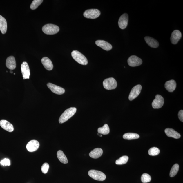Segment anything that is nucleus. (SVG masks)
Returning <instances> with one entry per match:
<instances>
[{"mask_svg": "<svg viewBox=\"0 0 183 183\" xmlns=\"http://www.w3.org/2000/svg\"><path fill=\"white\" fill-rule=\"evenodd\" d=\"M49 168V164L47 163H45L42 165L41 170L44 174H46L48 172Z\"/></svg>", "mask_w": 183, "mask_h": 183, "instance_id": "obj_32", "label": "nucleus"}, {"mask_svg": "<svg viewBox=\"0 0 183 183\" xmlns=\"http://www.w3.org/2000/svg\"><path fill=\"white\" fill-rule=\"evenodd\" d=\"M10 73H13V72H12V71H10Z\"/></svg>", "mask_w": 183, "mask_h": 183, "instance_id": "obj_35", "label": "nucleus"}, {"mask_svg": "<svg viewBox=\"0 0 183 183\" xmlns=\"http://www.w3.org/2000/svg\"><path fill=\"white\" fill-rule=\"evenodd\" d=\"M0 126L3 129L8 132H11L13 131L14 127L12 124L7 120H2L0 121Z\"/></svg>", "mask_w": 183, "mask_h": 183, "instance_id": "obj_16", "label": "nucleus"}, {"mask_svg": "<svg viewBox=\"0 0 183 183\" xmlns=\"http://www.w3.org/2000/svg\"><path fill=\"white\" fill-rule=\"evenodd\" d=\"M182 37V34L178 30H174L172 33L171 37V43L175 45L178 43Z\"/></svg>", "mask_w": 183, "mask_h": 183, "instance_id": "obj_14", "label": "nucleus"}, {"mask_svg": "<svg viewBox=\"0 0 183 183\" xmlns=\"http://www.w3.org/2000/svg\"><path fill=\"white\" fill-rule=\"evenodd\" d=\"M164 103V99L161 95H157L152 103L153 108L155 109H158L161 108Z\"/></svg>", "mask_w": 183, "mask_h": 183, "instance_id": "obj_9", "label": "nucleus"}, {"mask_svg": "<svg viewBox=\"0 0 183 183\" xmlns=\"http://www.w3.org/2000/svg\"><path fill=\"white\" fill-rule=\"evenodd\" d=\"M160 153L159 149L156 147H153L148 151L149 155L150 156H154L158 155Z\"/></svg>", "mask_w": 183, "mask_h": 183, "instance_id": "obj_30", "label": "nucleus"}, {"mask_svg": "<svg viewBox=\"0 0 183 183\" xmlns=\"http://www.w3.org/2000/svg\"><path fill=\"white\" fill-rule=\"evenodd\" d=\"M71 55L73 59L78 63L83 65H87L88 61L87 58L79 52L74 50L72 52Z\"/></svg>", "mask_w": 183, "mask_h": 183, "instance_id": "obj_2", "label": "nucleus"}, {"mask_svg": "<svg viewBox=\"0 0 183 183\" xmlns=\"http://www.w3.org/2000/svg\"><path fill=\"white\" fill-rule=\"evenodd\" d=\"M7 24L6 20L5 18L0 15V30L3 34L6 33Z\"/></svg>", "mask_w": 183, "mask_h": 183, "instance_id": "obj_23", "label": "nucleus"}, {"mask_svg": "<svg viewBox=\"0 0 183 183\" xmlns=\"http://www.w3.org/2000/svg\"><path fill=\"white\" fill-rule=\"evenodd\" d=\"M128 21V16L127 14L124 13L120 17L118 21V25L122 29H126L127 27Z\"/></svg>", "mask_w": 183, "mask_h": 183, "instance_id": "obj_11", "label": "nucleus"}, {"mask_svg": "<svg viewBox=\"0 0 183 183\" xmlns=\"http://www.w3.org/2000/svg\"><path fill=\"white\" fill-rule=\"evenodd\" d=\"M40 144L39 142L36 140L30 141L26 146V148L30 152H35L39 148Z\"/></svg>", "mask_w": 183, "mask_h": 183, "instance_id": "obj_12", "label": "nucleus"}, {"mask_svg": "<svg viewBox=\"0 0 183 183\" xmlns=\"http://www.w3.org/2000/svg\"><path fill=\"white\" fill-rule=\"evenodd\" d=\"M76 108L75 107L70 108L65 110L61 115L59 119L60 124H63L67 121L75 114Z\"/></svg>", "mask_w": 183, "mask_h": 183, "instance_id": "obj_1", "label": "nucleus"}, {"mask_svg": "<svg viewBox=\"0 0 183 183\" xmlns=\"http://www.w3.org/2000/svg\"><path fill=\"white\" fill-rule=\"evenodd\" d=\"M179 169V166L178 164L174 165L171 169L170 176L171 177H174L177 173Z\"/></svg>", "mask_w": 183, "mask_h": 183, "instance_id": "obj_27", "label": "nucleus"}, {"mask_svg": "<svg viewBox=\"0 0 183 183\" xmlns=\"http://www.w3.org/2000/svg\"><path fill=\"white\" fill-rule=\"evenodd\" d=\"M6 66L10 70L15 69L16 67V62L14 56H10L7 58L6 61Z\"/></svg>", "mask_w": 183, "mask_h": 183, "instance_id": "obj_19", "label": "nucleus"}, {"mask_svg": "<svg viewBox=\"0 0 183 183\" xmlns=\"http://www.w3.org/2000/svg\"><path fill=\"white\" fill-rule=\"evenodd\" d=\"M128 63L131 67H135L141 65L142 61L141 59L135 55H132L128 58Z\"/></svg>", "mask_w": 183, "mask_h": 183, "instance_id": "obj_8", "label": "nucleus"}, {"mask_svg": "<svg viewBox=\"0 0 183 183\" xmlns=\"http://www.w3.org/2000/svg\"><path fill=\"white\" fill-rule=\"evenodd\" d=\"M145 41L148 45L153 48H157L159 46L158 41L151 37H146L144 38Z\"/></svg>", "mask_w": 183, "mask_h": 183, "instance_id": "obj_20", "label": "nucleus"}, {"mask_svg": "<svg viewBox=\"0 0 183 183\" xmlns=\"http://www.w3.org/2000/svg\"><path fill=\"white\" fill-rule=\"evenodd\" d=\"M21 71L24 79H29L30 76V68L26 62H23L21 65Z\"/></svg>", "mask_w": 183, "mask_h": 183, "instance_id": "obj_13", "label": "nucleus"}, {"mask_svg": "<svg viewBox=\"0 0 183 183\" xmlns=\"http://www.w3.org/2000/svg\"><path fill=\"white\" fill-rule=\"evenodd\" d=\"M88 175L90 177L98 181H103L106 180V176L105 174L100 171L92 170L89 171Z\"/></svg>", "mask_w": 183, "mask_h": 183, "instance_id": "obj_4", "label": "nucleus"}, {"mask_svg": "<svg viewBox=\"0 0 183 183\" xmlns=\"http://www.w3.org/2000/svg\"><path fill=\"white\" fill-rule=\"evenodd\" d=\"M151 180V177L149 175L144 173L142 175L141 177V180L144 183H146L149 182Z\"/></svg>", "mask_w": 183, "mask_h": 183, "instance_id": "obj_31", "label": "nucleus"}, {"mask_svg": "<svg viewBox=\"0 0 183 183\" xmlns=\"http://www.w3.org/2000/svg\"><path fill=\"white\" fill-rule=\"evenodd\" d=\"M176 87V83L174 80H171L167 81L165 84V88L168 92H173Z\"/></svg>", "mask_w": 183, "mask_h": 183, "instance_id": "obj_21", "label": "nucleus"}, {"mask_svg": "<svg viewBox=\"0 0 183 183\" xmlns=\"http://www.w3.org/2000/svg\"><path fill=\"white\" fill-rule=\"evenodd\" d=\"M43 1V0H34L30 6V8L33 10L37 9Z\"/></svg>", "mask_w": 183, "mask_h": 183, "instance_id": "obj_29", "label": "nucleus"}, {"mask_svg": "<svg viewBox=\"0 0 183 183\" xmlns=\"http://www.w3.org/2000/svg\"><path fill=\"white\" fill-rule=\"evenodd\" d=\"M100 11L97 9H90L86 10L84 12V17L87 19H94L97 18L100 15Z\"/></svg>", "mask_w": 183, "mask_h": 183, "instance_id": "obj_6", "label": "nucleus"}, {"mask_svg": "<svg viewBox=\"0 0 183 183\" xmlns=\"http://www.w3.org/2000/svg\"><path fill=\"white\" fill-rule=\"evenodd\" d=\"M142 89V86L139 84L134 86L132 88L130 93L129 97H128V99L130 101H132L137 97L139 95Z\"/></svg>", "mask_w": 183, "mask_h": 183, "instance_id": "obj_7", "label": "nucleus"}, {"mask_svg": "<svg viewBox=\"0 0 183 183\" xmlns=\"http://www.w3.org/2000/svg\"><path fill=\"white\" fill-rule=\"evenodd\" d=\"M98 133L106 135L109 133L110 128L107 124H105L102 127L98 128Z\"/></svg>", "mask_w": 183, "mask_h": 183, "instance_id": "obj_26", "label": "nucleus"}, {"mask_svg": "<svg viewBox=\"0 0 183 183\" xmlns=\"http://www.w3.org/2000/svg\"><path fill=\"white\" fill-rule=\"evenodd\" d=\"M140 137L138 134L132 133H128L124 135L123 138L124 139L131 140L137 139Z\"/></svg>", "mask_w": 183, "mask_h": 183, "instance_id": "obj_25", "label": "nucleus"}, {"mask_svg": "<svg viewBox=\"0 0 183 183\" xmlns=\"http://www.w3.org/2000/svg\"><path fill=\"white\" fill-rule=\"evenodd\" d=\"M57 158L60 162L64 164H67L68 160L65 155L64 154L63 151L59 150L57 152Z\"/></svg>", "mask_w": 183, "mask_h": 183, "instance_id": "obj_24", "label": "nucleus"}, {"mask_svg": "<svg viewBox=\"0 0 183 183\" xmlns=\"http://www.w3.org/2000/svg\"><path fill=\"white\" fill-rule=\"evenodd\" d=\"M42 30L46 35H52L58 33L59 31V28L54 24H48L43 26Z\"/></svg>", "mask_w": 183, "mask_h": 183, "instance_id": "obj_3", "label": "nucleus"}, {"mask_svg": "<svg viewBox=\"0 0 183 183\" xmlns=\"http://www.w3.org/2000/svg\"><path fill=\"white\" fill-rule=\"evenodd\" d=\"M47 86L51 91L54 93L58 95H62L65 93V90L60 86L51 83L47 84Z\"/></svg>", "mask_w": 183, "mask_h": 183, "instance_id": "obj_10", "label": "nucleus"}, {"mask_svg": "<svg viewBox=\"0 0 183 183\" xmlns=\"http://www.w3.org/2000/svg\"><path fill=\"white\" fill-rule=\"evenodd\" d=\"M96 45L106 51H110L112 48L111 44L103 40H97L95 42Z\"/></svg>", "mask_w": 183, "mask_h": 183, "instance_id": "obj_15", "label": "nucleus"}, {"mask_svg": "<svg viewBox=\"0 0 183 183\" xmlns=\"http://www.w3.org/2000/svg\"><path fill=\"white\" fill-rule=\"evenodd\" d=\"M41 62L46 69L48 71H51L53 69V64L49 58L47 57H44L41 59Z\"/></svg>", "mask_w": 183, "mask_h": 183, "instance_id": "obj_17", "label": "nucleus"}, {"mask_svg": "<svg viewBox=\"0 0 183 183\" xmlns=\"http://www.w3.org/2000/svg\"><path fill=\"white\" fill-rule=\"evenodd\" d=\"M104 87L106 90L115 89L117 86V82L114 78L111 77L104 80L103 82Z\"/></svg>", "mask_w": 183, "mask_h": 183, "instance_id": "obj_5", "label": "nucleus"}, {"mask_svg": "<svg viewBox=\"0 0 183 183\" xmlns=\"http://www.w3.org/2000/svg\"><path fill=\"white\" fill-rule=\"evenodd\" d=\"M165 133L166 135L168 137L175 139H179L181 137L180 133L172 128H166L165 130Z\"/></svg>", "mask_w": 183, "mask_h": 183, "instance_id": "obj_18", "label": "nucleus"}, {"mask_svg": "<svg viewBox=\"0 0 183 183\" xmlns=\"http://www.w3.org/2000/svg\"><path fill=\"white\" fill-rule=\"evenodd\" d=\"M178 116L179 119L181 122H183V110H181L178 112Z\"/></svg>", "mask_w": 183, "mask_h": 183, "instance_id": "obj_34", "label": "nucleus"}, {"mask_svg": "<svg viewBox=\"0 0 183 183\" xmlns=\"http://www.w3.org/2000/svg\"><path fill=\"white\" fill-rule=\"evenodd\" d=\"M100 137H102V135H99Z\"/></svg>", "mask_w": 183, "mask_h": 183, "instance_id": "obj_36", "label": "nucleus"}, {"mask_svg": "<svg viewBox=\"0 0 183 183\" xmlns=\"http://www.w3.org/2000/svg\"><path fill=\"white\" fill-rule=\"evenodd\" d=\"M1 164L3 166H9L10 165V162L8 159L5 158L1 161Z\"/></svg>", "mask_w": 183, "mask_h": 183, "instance_id": "obj_33", "label": "nucleus"}, {"mask_svg": "<svg viewBox=\"0 0 183 183\" xmlns=\"http://www.w3.org/2000/svg\"><path fill=\"white\" fill-rule=\"evenodd\" d=\"M103 154V150L101 148H97L94 149L89 153L90 157L94 159L99 158Z\"/></svg>", "mask_w": 183, "mask_h": 183, "instance_id": "obj_22", "label": "nucleus"}, {"mask_svg": "<svg viewBox=\"0 0 183 183\" xmlns=\"http://www.w3.org/2000/svg\"><path fill=\"white\" fill-rule=\"evenodd\" d=\"M128 160V156H124L121 157L119 159L117 160L116 161V164L117 165H123L125 164L127 162Z\"/></svg>", "mask_w": 183, "mask_h": 183, "instance_id": "obj_28", "label": "nucleus"}]
</instances>
